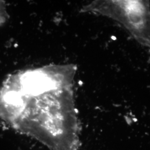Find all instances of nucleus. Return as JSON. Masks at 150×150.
Listing matches in <instances>:
<instances>
[{
    "mask_svg": "<svg viewBox=\"0 0 150 150\" xmlns=\"http://www.w3.org/2000/svg\"><path fill=\"white\" fill-rule=\"evenodd\" d=\"M107 15L118 22L150 51V3L145 1H111Z\"/></svg>",
    "mask_w": 150,
    "mask_h": 150,
    "instance_id": "obj_1",
    "label": "nucleus"
},
{
    "mask_svg": "<svg viewBox=\"0 0 150 150\" xmlns=\"http://www.w3.org/2000/svg\"><path fill=\"white\" fill-rule=\"evenodd\" d=\"M2 8H1V6H0V23L1 22H2V19H3V18H2V10H1Z\"/></svg>",
    "mask_w": 150,
    "mask_h": 150,
    "instance_id": "obj_2",
    "label": "nucleus"
}]
</instances>
